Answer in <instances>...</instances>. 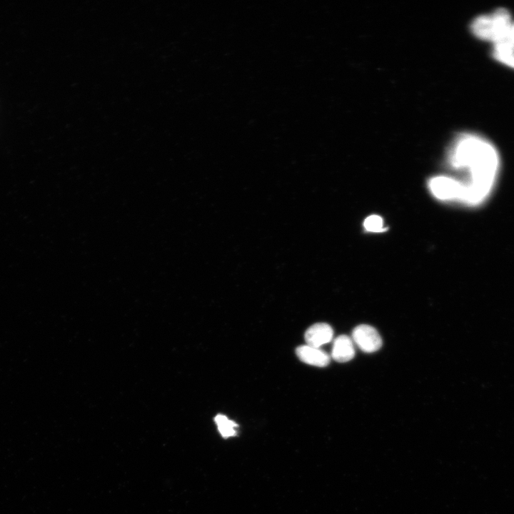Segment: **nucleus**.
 <instances>
[{
    "label": "nucleus",
    "mask_w": 514,
    "mask_h": 514,
    "mask_svg": "<svg viewBox=\"0 0 514 514\" xmlns=\"http://www.w3.org/2000/svg\"><path fill=\"white\" fill-rule=\"evenodd\" d=\"M450 166L462 174L461 203L475 206L487 201L499 176L500 159L495 146L479 135L462 133L448 153Z\"/></svg>",
    "instance_id": "obj_1"
},
{
    "label": "nucleus",
    "mask_w": 514,
    "mask_h": 514,
    "mask_svg": "<svg viewBox=\"0 0 514 514\" xmlns=\"http://www.w3.org/2000/svg\"><path fill=\"white\" fill-rule=\"evenodd\" d=\"M428 186L435 198L443 201L460 202L462 188L453 177L435 176L430 180Z\"/></svg>",
    "instance_id": "obj_2"
},
{
    "label": "nucleus",
    "mask_w": 514,
    "mask_h": 514,
    "mask_svg": "<svg viewBox=\"0 0 514 514\" xmlns=\"http://www.w3.org/2000/svg\"><path fill=\"white\" fill-rule=\"evenodd\" d=\"M352 337L356 345L365 353H373L382 346V339L378 332L368 325H359L353 331Z\"/></svg>",
    "instance_id": "obj_3"
},
{
    "label": "nucleus",
    "mask_w": 514,
    "mask_h": 514,
    "mask_svg": "<svg viewBox=\"0 0 514 514\" xmlns=\"http://www.w3.org/2000/svg\"><path fill=\"white\" fill-rule=\"evenodd\" d=\"M491 14L493 38L494 44L509 39L510 29L512 26L509 11L504 8H498Z\"/></svg>",
    "instance_id": "obj_4"
},
{
    "label": "nucleus",
    "mask_w": 514,
    "mask_h": 514,
    "mask_svg": "<svg viewBox=\"0 0 514 514\" xmlns=\"http://www.w3.org/2000/svg\"><path fill=\"white\" fill-rule=\"evenodd\" d=\"M333 331L332 328L326 323H318L310 326L305 333V341L307 345L318 348L330 342Z\"/></svg>",
    "instance_id": "obj_5"
},
{
    "label": "nucleus",
    "mask_w": 514,
    "mask_h": 514,
    "mask_svg": "<svg viewBox=\"0 0 514 514\" xmlns=\"http://www.w3.org/2000/svg\"><path fill=\"white\" fill-rule=\"evenodd\" d=\"M296 355L301 361L311 366L324 367L330 362V357L325 351L308 345L298 347Z\"/></svg>",
    "instance_id": "obj_6"
},
{
    "label": "nucleus",
    "mask_w": 514,
    "mask_h": 514,
    "mask_svg": "<svg viewBox=\"0 0 514 514\" xmlns=\"http://www.w3.org/2000/svg\"><path fill=\"white\" fill-rule=\"evenodd\" d=\"M355 355V350L352 340L346 335L337 337L333 345L331 356L340 363L351 361Z\"/></svg>",
    "instance_id": "obj_7"
},
{
    "label": "nucleus",
    "mask_w": 514,
    "mask_h": 514,
    "mask_svg": "<svg viewBox=\"0 0 514 514\" xmlns=\"http://www.w3.org/2000/svg\"><path fill=\"white\" fill-rule=\"evenodd\" d=\"M470 30L477 38L492 41V18L491 14H483L475 17L470 24Z\"/></svg>",
    "instance_id": "obj_8"
},
{
    "label": "nucleus",
    "mask_w": 514,
    "mask_h": 514,
    "mask_svg": "<svg viewBox=\"0 0 514 514\" xmlns=\"http://www.w3.org/2000/svg\"><path fill=\"white\" fill-rule=\"evenodd\" d=\"M493 56L498 61L514 69V46L509 39L494 44Z\"/></svg>",
    "instance_id": "obj_9"
},
{
    "label": "nucleus",
    "mask_w": 514,
    "mask_h": 514,
    "mask_svg": "<svg viewBox=\"0 0 514 514\" xmlns=\"http://www.w3.org/2000/svg\"><path fill=\"white\" fill-rule=\"evenodd\" d=\"M214 420L218 431L223 438H229L236 434L237 424L229 420L226 415L218 414L215 417Z\"/></svg>",
    "instance_id": "obj_10"
},
{
    "label": "nucleus",
    "mask_w": 514,
    "mask_h": 514,
    "mask_svg": "<svg viewBox=\"0 0 514 514\" xmlns=\"http://www.w3.org/2000/svg\"><path fill=\"white\" fill-rule=\"evenodd\" d=\"M365 228L371 232H382L384 230L383 218L377 215L367 217L364 221Z\"/></svg>",
    "instance_id": "obj_11"
},
{
    "label": "nucleus",
    "mask_w": 514,
    "mask_h": 514,
    "mask_svg": "<svg viewBox=\"0 0 514 514\" xmlns=\"http://www.w3.org/2000/svg\"><path fill=\"white\" fill-rule=\"evenodd\" d=\"M509 40L510 41L512 44L514 46V22H513L512 26L510 29Z\"/></svg>",
    "instance_id": "obj_12"
}]
</instances>
